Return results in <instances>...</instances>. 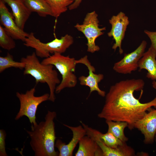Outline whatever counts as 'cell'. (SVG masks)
Segmentation results:
<instances>
[{
	"mask_svg": "<svg viewBox=\"0 0 156 156\" xmlns=\"http://www.w3.org/2000/svg\"><path fill=\"white\" fill-rule=\"evenodd\" d=\"M27 8L32 12L36 13L40 16H52L51 8L46 0H22Z\"/></svg>",
	"mask_w": 156,
	"mask_h": 156,
	"instance_id": "19",
	"label": "cell"
},
{
	"mask_svg": "<svg viewBox=\"0 0 156 156\" xmlns=\"http://www.w3.org/2000/svg\"><path fill=\"white\" fill-rule=\"evenodd\" d=\"M155 142H156V132L155 134Z\"/></svg>",
	"mask_w": 156,
	"mask_h": 156,
	"instance_id": "27",
	"label": "cell"
},
{
	"mask_svg": "<svg viewBox=\"0 0 156 156\" xmlns=\"http://www.w3.org/2000/svg\"><path fill=\"white\" fill-rule=\"evenodd\" d=\"M134 128L137 129L144 135L145 144H153L156 132V108L151 107L142 118L136 122Z\"/></svg>",
	"mask_w": 156,
	"mask_h": 156,
	"instance_id": "12",
	"label": "cell"
},
{
	"mask_svg": "<svg viewBox=\"0 0 156 156\" xmlns=\"http://www.w3.org/2000/svg\"><path fill=\"white\" fill-rule=\"evenodd\" d=\"M98 16L94 11L88 13L82 24L77 23L74 26L85 36L87 40V51L92 53L99 50L100 47L96 44L95 41L97 38L104 34L103 31L106 29L105 27H99Z\"/></svg>",
	"mask_w": 156,
	"mask_h": 156,
	"instance_id": "7",
	"label": "cell"
},
{
	"mask_svg": "<svg viewBox=\"0 0 156 156\" xmlns=\"http://www.w3.org/2000/svg\"><path fill=\"white\" fill-rule=\"evenodd\" d=\"M156 52L151 45L148 50L145 52L138 62L139 70H147L146 77L153 80V87L156 90Z\"/></svg>",
	"mask_w": 156,
	"mask_h": 156,
	"instance_id": "14",
	"label": "cell"
},
{
	"mask_svg": "<svg viewBox=\"0 0 156 156\" xmlns=\"http://www.w3.org/2000/svg\"><path fill=\"white\" fill-rule=\"evenodd\" d=\"M75 60L69 55L65 56L55 53L41 62L44 64L54 66L62 76V80L55 89L56 93H60L65 88H73L76 85L77 78L74 73L77 64Z\"/></svg>",
	"mask_w": 156,
	"mask_h": 156,
	"instance_id": "4",
	"label": "cell"
},
{
	"mask_svg": "<svg viewBox=\"0 0 156 156\" xmlns=\"http://www.w3.org/2000/svg\"><path fill=\"white\" fill-rule=\"evenodd\" d=\"M56 116L55 112L48 111L44 121L31 127V131L26 130L35 156H59V152L55 149L56 137L54 120Z\"/></svg>",
	"mask_w": 156,
	"mask_h": 156,
	"instance_id": "2",
	"label": "cell"
},
{
	"mask_svg": "<svg viewBox=\"0 0 156 156\" xmlns=\"http://www.w3.org/2000/svg\"><path fill=\"white\" fill-rule=\"evenodd\" d=\"M73 42V37L66 34L60 38H55L50 42L44 43L36 38L34 33L31 32L29 34L24 44L27 47L34 48L38 57L45 58L55 53L61 54L64 53Z\"/></svg>",
	"mask_w": 156,
	"mask_h": 156,
	"instance_id": "5",
	"label": "cell"
},
{
	"mask_svg": "<svg viewBox=\"0 0 156 156\" xmlns=\"http://www.w3.org/2000/svg\"><path fill=\"white\" fill-rule=\"evenodd\" d=\"M3 0H0V22L6 31L14 39L24 42L29 35L16 24L14 17Z\"/></svg>",
	"mask_w": 156,
	"mask_h": 156,
	"instance_id": "11",
	"label": "cell"
},
{
	"mask_svg": "<svg viewBox=\"0 0 156 156\" xmlns=\"http://www.w3.org/2000/svg\"><path fill=\"white\" fill-rule=\"evenodd\" d=\"M108 126L107 132L112 133L115 137L123 142L128 141V138L125 135L124 130L128 127V124L125 122L106 120Z\"/></svg>",
	"mask_w": 156,
	"mask_h": 156,
	"instance_id": "20",
	"label": "cell"
},
{
	"mask_svg": "<svg viewBox=\"0 0 156 156\" xmlns=\"http://www.w3.org/2000/svg\"><path fill=\"white\" fill-rule=\"evenodd\" d=\"M49 5L52 16L57 19L61 14L67 11L74 0H46Z\"/></svg>",
	"mask_w": 156,
	"mask_h": 156,
	"instance_id": "21",
	"label": "cell"
},
{
	"mask_svg": "<svg viewBox=\"0 0 156 156\" xmlns=\"http://www.w3.org/2000/svg\"><path fill=\"white\" fill-rule=\"evenodd\" d=\"M35 87L24 93L16 92V95L20 103L18 112L15 118V120H19L24 116H27L31 124V127L36 125V114L38 106L42 103L49 100V94H45L41 96H35Z\"/></svg>",
	"mask_w": 156,
	"mask_h": 156,
	"instance_id": "6",
	"label": "cell"
},
{
	"mask_svg": "<svg viewBox=\"0 0 156 156\" xmlns=\"http://www.w3.org/2000/svg\"><path fill=\"white\" fill-rule=\"evenodd\" d=\"M82 125L86 131V135L92 139L97 138L99 140L108 147L116 148L123 145L124 143L117 138L111 133L107 132L103 133L100 131L89 127L82 121H80Z\"/></svg>",
	"mask_w": 156,
	"mask_h": 156,
	"instance_id": "16",
	"label": "cell"
},
{
	"mask_svg": "<svg viewBox=\"0 0 156 156\" xmlns=\"http://www.w3.org/2000/svg\"><path fill=\"white\" fill-rule=\"evenodd\" d=\"M109 21L112 25V28L107 35L109 37H112L115 41L112 49L115 51L118 47L119 53L121 54L123 53L121 48L122 42L129 23L128 18L124 13L121 12L116 15L113 16Z\"/></svg>",
	"mask_w": 156,
	"mask_h": 156,
	"instance_id": "9",
	"label": "cell"
},
{
	"mask_svg": "<svg viewBox=\"0 0 156 156\" xmlns=\"http://www.w3.org/2000/svg\"><path fill=\"white\" fill-rule=\"evenodd\" d=\"M75 156H103V152L96 142L86 135L79 141Z\"/></svg>",
	"mask_w": 156,
	"mask_h": 156,
	"instance_id": "17",
	"label": "cell"
},
{
	"mask_svg": "<svg viewBox=\"0 0 156 156\" xmlns=\"http://www.w3.org/2000/svg\"><path fill=\"white\" fill-rule=\"evenodd\" d=\"M11 8L15 22L21 29L24 30L26 22L32 12L23 1L3 0Z\"/></svg>",
	"mask_w": 156,
	"mask_h": 156,
	"instance_id": "15",
	"label": "cell"
},
{
	"mask_svg": "<svg viewBox=\"0 0 156 156\" xmlns=\"http://www.w3.org/2000/svg\"><path fill=\"white\" fill-rule=\"evenodd\" d=\"M82 0H74L73 2L68 7L70 10H72L77 8L80 5Z\"/></svg>",
	"mask_w": 156,
	"mask_h": 156,
	"instance_id": "26",
	"label": "cell"
},
{
	"mask_svg": "<svg viewBox=\"0 0 156 156\" xmlns=\"http://www.w3.org/2000/svg\"><path fill=\"white\" fill-rule=\"evenodd\" d=\"M75 62L77 64H81L85 65L89 71V75L88 76L86 77L82 75L78 78L80 84L81 86H87L90 88V94L92 92L96 91L101 96L105 97L106 95L105 92L100 89L99 86V83L104 78V75L102 74L94 73L95 68L92 65L88 56L85 55L78 60H76Z\"/></svg>",
	"mask_w": 156,
	"mask_h": 156,
	"instance_id": "10",
	"label": "cell"
},
{
	"mask_svg": "<svg viewBox=\"0 0 156 156\" xmlns=\"http://www.w3.org/2000/svg\"><path fill=\"white\" fill-rule=\"evenodd\" d=\"M18 0V1H22V0Z\"/></svg>",
	"mask_w": 156,
	"mask_h": 156,
	"instance_id": "28",
	"label": "cell"
},
{
	"mask_svg": "<svg viewBox=\"0 0 156 156\" xmlns=\"http://www.w3.org/2000/svg\"><path fill=\"white\" fill-rule=\"evenodd\" d=\"M6 133L3 129L0 130V156H7L5 150V139Z\"/></svg>",
	"mask_w": 156,
	"mask_h": 156,
	"instance_id": "24",
	"label": "cell"
},
{
	"mask_svg": "<svg viewBox=\"0 0 156 156\" xmlns=\"http://www.w3.org/2000/svg\"><path fill=\"white\" fill-rule=\"evenodd\" d=\"M144 32L150 38L151 43V45L156 52V31H151L145 30Z\"/></svg>",
	"mask_w": 156,
	"mask_h": 156,
	"instance_id": "25",
	"label": "cell"
},
{
	"mask_svg": "<svg viewBox=\"0 0 156 156\" xmlns=\"http://www.w3.org/2000/svg\"><path fill=\"white\" fill-rule=\"evenodd\" d=\"M14 39L6 31L4 28L0 25V46L3 49L10 51L16 46Z\"/></svg>",
	"mask_w": 156,
	"mask_h": 156,
	"instance_id": "23",
	"label": "cell"
},
{
	"mask_svg": "<svg viewBox=\"0 0 156 156\" xmlns=\"http://www.w3.org/2000/svg\"><path fill=\"white\" fill-rule=\"evenodd\" d=\"M35 52L21 58V61L25 63L24 75H30L35 80L36 84L46 83L50 91L49 100L54 102L56 85L60 83L56 70L51 64H45L40 62Z\"/></svg>",
	"mask_w": 156,
	"mask_h": 156,
	"instance_id": "3",
	"label": "cell"
},
{
	"mask_svg": "<svg viewBox=\"0 0 156 156\" xmlns=\"http://www.w3.org/2000/svg\"><path fill=\"white\" fill-rule=\"evenodd\" d=\"M72 131L73 137L71 140L67 144L61 140L57 139L55 143V146L59 153V156H72L73 151L77 144L84 136L86 135V131L82 125L73 127L64 124Z\"/></svg>",
	"mask_w": 156,
	"mask_h": 156,
	"instance_id": "13",
	"label": "cell"
},
{
	"mask_svg": "<svg viewBox=\"0 0 156 156\" xmlns=\"http://www.w3.org/2000/svg\"><path fill=\"white\" fill-rule=\"evenodd\" d=\"M25 66L24 63L14 61L13 56L8 53L5 57H0V73L10 68L14 67L23 69L24 68Z\"/></svg>",
	"mask_w": 156,
	"mask_h": 156,
	"instance_id": "22",
	"label": "cell"
},
{
	"mask_svg": "<svg viewBox=\"0 0 156 156\" xmlns=\"http://www.w3.org/2000/svg\"><path fill=\"white\" fill-rule=\"evenodd\" d=\"M97 143L101 149L103 156H135L134 149L128 145L126 142L121 146L116 148L108 147L99 140L92 139Z\"/></svg>",
	"mask_w": 156,
	"mask_h": 156,
	"instance_id": "18",
	"label": "cell"
},
{
	"mask_svg": "<svg viewBox=\"0 0 156 156\" xmlns=\"http://www.w3.org/2000/svg\"><path fill=\"white\" fill-rule=\"evenodd\" d=\"M147 43L143 41L139 46L134 51L128 54H125L121 60L115 63L113 69L119 73L131 74L138 68V62L145 53Z\"/></svg>",
	"mask_w": 156,
	"mask_h": 156,
	"instance_id": "8",
	"label": "cell"
},
{
	"mask_svg": "<svg viewBox=\"0 0 156 156\" xmlns=\"http://www.w3.org/2000/svg\"><path fill=\"white\" fill-rule=\"evenodd\" d=\"M141 79L121 81L112 86L105 96L104 104L98 117L106 120L125 122L130 130L153 106L156 108V96L152 101L142 103L134 95L135 91L143 88Z\"/></svg>",
	"mask_w": 156,
	"mask_h": 156,
	"instance_id": "1",
	"label": "cell"
}]
</instances>
